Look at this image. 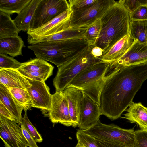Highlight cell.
<instances>
[{"instance_id": "obj_1", "label": "cell", "mask_w": 147, "mask_h": 147, "mask_svg": "<svg viewBox=\"0 0 147 147\" xmlns=\"http://www.w3.org/2000/svg\"><path fill=\"white\" fill-rule=\"evenodd\" d=\"M147 79V62L121 68L105 82L102 90V115L112 120L119 118L133 102Z\"/></svg>"}, {"instance_id": "obj_2", "label": "cell", "mask_w": 147, "mask_h": 147, "mask_svg": "<svg viewBox=\"0 0 147 147\" xmlns=\"http://www.w3.org/2000/svg\"><path fill=\"white\" fill-rule=\"evenodd\" d=\"M100 28L94 46L103 54L129 32L130 13L119 0L111 5L100 19Z\"/></svg>"}, {"instance_id": "obj_3", "label": "cell", "mask_w": 147, "mask_h": 147, "mask_svg": "<svg viewBox=\"0 0 147 147\" xmlns=\"http://www.w3.org/2000/svg\"><path fill=\"white\" fill-rule=\"evenodd\" d=\"M89 44L84 38L42 42L28 45L36 58L51 62L57 67L63 65Z\"/></svg>"}, {"instance_id": "obj_4", "label": "cell", "mask_w": 147, "mask_h": 147, "mask_svg": "<svg viewBox=\"0 0 147 147\" xmlns=\"http://www.w3.org/2000/svg\"><path fill=\"white\" fill-rule=\"evenodd\" d=\"M110 63L101 61L88 67L79 73L67 87L80 90L101 105V94L105 82L121 69L115 68L107 75Z\"/></svg>"}, {"instance_id": "obj_5", "label": "cell", "mask_w": 147, "mask_h": 147, "mask_svg": "<svg viewBox=\"0 0 147 147\" xmlns=\"http://www.w3.org/2000/svg\"><path fill=\"white\" fill-rule=\"evenodd\" d=\"M93 45L89 44L65 63L58 67L53 80L56 91H63L81 71L102 60L93 56L91 51Z\"/></svg>"}, {"instance_id": "obj_6", "label": "cell", "mask_w": 147, "mask_h": 147, "mask_svg": "<svg viewBox=\"0 0 147 147\" xmlns=\"http://www.w3.org/2000/svg\"><path fill=\"white\" fill-rule=\"evenodd\" d=\"M82 131L95 139L117 142L134 147L135 131L133 129H126L114 124H104L99 120L91 128Z\"/></svg>"}, {"instance_id": "obj_7", "label": "cell", "mask_w": 147, "mask_h": 147, "mask_svg": "<svg viewBox=\"0 0 147 147\" xmlns=\"http://www.w3.org/2000/svg\"><path fill=\"white\" fill-rule=\"evenodd\" d=\"M72 13L68 9L41 27L30 29L27 32L28 43L30 45L37 44L41 40L70 27Z\"/></svg>"}, {"instance_id": "obj_8", "label": "cell", "mask_w": 147, "mask_h": 147, "mask_svg": "<svg viewBox=\"0 0 147 147\" xmlns=\"http://www.w3.org/2000/svg\"><path fill=\"white\" fill-rule=\"evenodd\" d=\"M116 1L114 0H97L94 4L72 13L70 27L88 28L100 19L106 10Z\"/></svg>"}, {"instance_id": "obj_9", "label": "cell", "mask_w": 147, "mask_h": 147, "mask_svg": "<svg viewBox=\"0 0 147 147\" xmlns=\"http://www.w3.org/2000/svg\"><path fill=\"white\" fill-rule=\"evenodd\" d=\"M69 9L66 0H41L30 25V29L38 28Z\"/></svg>"}, {"instance_id": "obj_10", "label": "cell", "mask_w": 147, "mask_h": 147, "mask_svg": "<svg viewBox=\"0 0 147 147\" xmlns=\"http://www.w3.org/2000/svg\"><path fill=\"white\" fill-rule=\"evenodd\" d=\"M20 126L0 115V138L5 147H28Z\"/></svg>"}, {"instance_id": "obj_11", "label": "cell", "mask_w": 147, "mask_h": 147, "mask_svg": "<svg viewBox=\"0 0 147 147\" xmlns=\"http://www.w3.org/2000/svg\"><path fill=\"white\" fill-rule=\"evenodd\" d=\"M54 68L47 61L36 58L24 62L16 70L27 79L45 82L52 75Z\"/></svg>"}, {"instance_id": "obj_12", "label": "cell", "mask_w": 147, "mask_h": 147, "mask_svg": "<svg viewBox=\"0 0 147 147\" xmlns=\"http://www.w3.org/2000/svg\"><path fill=\"white\" fill-rule=\"evenodd\" d=\"M31 85L26 89L32 100V107L40 109L47 116L51 107L52 95L44 82L28 79Z\"/></svg>"}, {"instance_id": "obj_13", "label": "cell", "mask_w": 147, "mask_h": 147, "mask_svg": "<svg viewBox=\"0 0 147 147\" xmlns=\"http://www.w3.org/2000/svg\"><path fill=\"white\" fill-rule=\"evenodd\" d=\"M49 117L52 123H59L66 126H72L67 101L63 91H56L52 94Z\"/></svg>"}, {"instance_id": "obj_14", "label": "cell", "mask_w": 147, "mask_h": 147, "mask_svg": "<svg viewBox=\"0 0 147 147\" xmlns=\"http://www.w3.org/2000/svg\"><path fill=\"white\" fill-rule=\"evenodd\" d=\"M82 92V107L77 127L80 129L86 130L95 125L102 114L101 105Z\"/></svg>"}, {"instance_id": "obj_15", "label": "cell", "mask_w": 147, "mask_h": 147, "mask_svg": "<svg viewBox=\"0 0 147 147\" xmlns=\"http://www.w3.org/2000/svg\"><path fill=\"white\" fill-rule=\"evenodd\" d=\"M147 62V43L134 42L125 54L117 61L110 63L109 70Z\"/></svg>"}, {"instance_id": "obj_16", "label": "cell", "mask_w": 147, "mask_h": 147, "mask_svg": "<svg viewBox=\"0 0 147 147\" xmlns=\"http://www.w3.org/2000/svg\"><path fill=\"white\" fill-rule=\"evenodd\" d=\"M67 99L72 126H78L81 110L82 92L81 90L74 87H67L63 90Z\"/></svg>"}, {"instance_id": "obj_17", "label": "cell", "mask_w": 147, "mask_h": 147, "mask_svg": "<svg viewBox=\"0 0 147 147\" xmlns=\"http://www.w3.org/2000/svg\"><path fill=\"white\" fill-rule=\"evenodd\" d=\"M134 42L129 32L98 58L109 63L116 61L125 54Z\"/></svg>"}, {"instance_id": "obj_18", "label": "cell", "mask_w": 147, "mask_h": 147, "mask_svg": "<svg viewBox=\"0 0 147 147\" xmlns=\"http://www.w3.org/2000/svg\"><path fill=\"white\" fill-rule=\"evenodd\" d=\"M0 84L8 89L18 88L26 90L31 85L27 78L12 69H0Z\"/></svg>"}, {"instance_id": "obj_19", "label": "cell", "mask_w": 147, "mask_h": 147, "mask_svg": "<svg viewBox=\"0 0 147 147\" xmlns=\"http://www.w3.org/2000/svg\"><path fill=\"white\" fill-rule=\"evenodd\" d=\"M123 118L131 123H136L141 129H147V108L140 102L131 103Z\"/></svg>"}, {"instance_id": "obj_20", "label": "cell", "mask_w": 147, "mask_h": 147, "mask_svg": "<svg viewBox=\"0 0 147 147\" xmlns=\"http://www.w3.org/2000/svg\"><path fill=\"white\" fill-rule=\"evenodd\" d=\"M0 102L9 110L16 119L17 123L20 125L22 122L23 107L18 102L5 86L0 84Z\"/></svg>"}, {"instance_id": "obj_21", "label": "cell", "mask_w": 147, "mask_h": 147, "mask_svg": "<svg viewBox=\"0 0 147 147\" xmlns=\"http://www.w3.org/2000/svg\"><path fill=\"white\" fill-rule=\"evenodd\" d=\"M24 43L18 35L0 38V53L9 55L13 57L22 55Z\"/></svg>"}, {"instance_id": "obj_22", "label": "cell", "mask_w": 147, "mask_h": 147, "mask_svg": "<svg viewBox=\"0 0 147 147\" xmlns=\"http://www.w3.org/2000/svg\"><path fill=\"white\" fill-rule=\"evenodd\" d=\"M41 0H31L13 20L20 31L27 32L35 10Z\"/></svg>"}, {"instance_id": "obj_23", "label": "cell", "mask_w": 147, "mask_h": 147, "mask_svg": "<svg viewBox=\"0 0 147 147\" xmlns=\"http://www.w3.org/2000/svg\"><path fill=\"white\" fill-rule=\"evenodd\" d=\"M88 28H73L70 27L61 32L41 40L38 43L72 39L84 38V35Z\"/></svg>"}, {"instance_id": "obj_24", "label": "cell", "mask_w": 147, "mask_h": 147, "mask_svg": "<svg viewBox=\"0 0 147 147\" xmlns=\"http://www.w3.org/2000/svg\"><path fill=\"white\" fill-rule=\"evenodd\" d=\"M20 31L10 15L0 11V38L18 36Z\"/></svg>"}, {"instance_id": "obj_25", "label": "cell", "mask_w": 147, "mask_h": 147, "mask_svg": "<svg viewBox=\"0 0 147 147\" xmlns=\"http://www.w3.org/2000/svg\"><path fill=\"white\" fill-rule=\"evenodd\" d=\"M129 33L134 41L147 43V20H131Z\"/></svg>"}, {"instance_id": "obj_26", "label": "cell", "mask_w": 147, "mask_h": 147, "mask_svg": "<svg viewBox=\"0 0 147 147\" xmlns=\"http://www.w3.org/2000/svg\"><path fill=\"white\" fill-rule=\"evenodd\" d=\"M31 0H0V11L10 15H18L30 2Z\"/></svg>"}, {"instance_id": "obj_27", "label": "cell", "mask_w": 147, "mask_h": 147, "mask_svg": "<svg viewBox=\"0 0 147 147\" xmlns=\"http://www.w3.org/2000/svg\"><path fill=\"white\" fill-rule=\"evenodd\" d=\"M9 90L24 112L30 110L33 103L31 98L26 90L18 88H11Z\"/></svg>"}, {"instance_id": "obj_28", "label": "cell", "mask_w": 147, "mask_h": 147, "mask_svg": "<svg viewBox=\"0 0 147 147\" xmlns=\"http://www.w3.org/2000/svg\"><path fill=\"white\" fill-rule=\"evenodd\" d=\"M100 28V19L89 27L84 35V38L89 44L93 45L97 40Z\"/></svg>"}, {"instance_id": "obj_29", "label": "cell", "mask_w": 147, "mask_h": 147, "mask_svg": "<svg viewBox=\"0 0 147 147\" xmlns=\"http://www.w3.org/2000/svg\"><path fill=\"white\" fill-rule=\"evenodd\" d=\"M20 63L7 55L0 53V69H16L22 66Z\"/></svg>"}, {"instance_id": "obj_30", "label": "cell", "mask_w": 147, "mask_h": 147, "mask_svg": "<svg viewBox=\"0 0 147 147\" xmlns=\"http://www.w3.org/2000/svg\"><path fill=\"white\" fill-rule=\"evenodd\" d=\"M78 143L85 147H99L95 138L85 133L82 130L78 129L76 133Z\"/></svg>"}, {"instance_id": "obj_31", "label": "cell", "mask_w": 147, "mask_h": 147, "mask_svg": "<svg viewBox=\"0 0 147 147\" xmlns=\"http://www.w3.org/2000/svg\"><path fill=\"white\" fill-rule=\"evenodd\" d=\"M21 124L24 126L36 142L40 143L42 142L43 139L41 135L29 120L26 111L25 112L24 114L22 117Z\"/></svg>"}, {"instance_id": "obj_32", "label": "cell", "mask_w": 147, "mask_h": 147, "mask_svg": "<svg viewBox=\"0 0 147 147\" xmlns=\"http://www.w3.org/2000/svg\"><path fill=\"white\" fill-rule=\"evenodd\" d=\"M97 0H69V9L73 12L85 8L95 3Z\"/></svg>"}, {"instance_id": "obj_33", "label": "cell", "mask_w": 147, "mask_h": 147, "mask_svg": "<svg viewBox=\"0 0 147 147\" xmlns=\"http://www.w3.org/2000/svg\"><path fill=\"white\" fill-rule=\"evenodd\" d=\"M134 147H147V129L135 131Z\"/></svg>"}, {"instance_id": "obj_34", "label": "cell", "mask_w": 147, "mask_h": 147, "mask_svg": "<svg viewBox=\"0 0 147 147\" xmlns=\"http://www.w3.org/2000/svg\"><path fill=\"white\" fill-rule=\"evenodd\" d=\"M131 20H147V4L139 6L130 13Z\"/></svg>"}, {"instance_id": "obj_35", "label": "cell", "mask_w": 147, "mask_h": 147, "mask_svg": "<svg viewBox=\"0 0 147 147\" xmlns=\"http://www.w3.org/2000/svg\"><path fill=\"white\" fill-rule=\"evenodd\" d=\"M119 1L128 11L130 13L133 12L140 6L147 4V0Z\"/></svg>"}, {"instance_id": "obj_36", "label": "cell", "mask_w": 147, "mask_h": 147, "mask_svg": "<svg viewBox=\"0 0 147 147\" xmlns=\"http://www.w3.org/2000/svg\"><path fill=\"white\" fill-rule=\"evenodd\" d=\"M95 139L99 147H129L117 142Z\"/></svg>"}, {"instance_id": "obj_37", "label": "cell", "mask_w": 147, "mask_h": 147, "mask_svg": "<svg viewBox=\"0 0 147 147\" xmlns=\"http://www.w3.org/2000/svg\"><path fill=\"white\" fill-rule=\"evenodd\" d=\"M20 125L24 135L27 141L28 146L29 147H39L37 145L36 141L24 126L22 124H20Z\"/></svg>"}, {"instance_id": "obj_38", "label": "cell", "mask_w": 147, "mask_h": 147, "mask_svg": "<svg viewBox=\"0 0 147 147\" xmlns=\"http://www.w3.org/2000/svg\"><path fill=\"white\" fill-rule=\"evenodd\" d=\"M0 115L10 120L17 122L13 115L3 104L0 102Z\"/></svg>"}, {"instance_id": "obj_39", "label": "cell", "mask_w": 147, "mask_h": 147, "mask_svg": "<svg viewBox=\"0 0 147 147\" xmlns=\"http://www.w3.org/2000/svg\"><path fill=\"white\" fill-rule=\"evenodd\" d=\"M91 53L93 56L98 58L103 55V51L101 48L93 45Z\"/></svg>"}, {"instance_id": "obj_40", "label": "cell", "mask_w": 147, "mask_h": 147, "mask_svg": "<svg viewBox=\"0 0 147 147\" xmlns=\"http://www.w3.org/2000/svg\"><path fill=\"white\" fill-rule=\"evenodd\" d=\"M75 147H85L84 146L77 143V144H76V146Z\"/></svg>"}]
</instances>
